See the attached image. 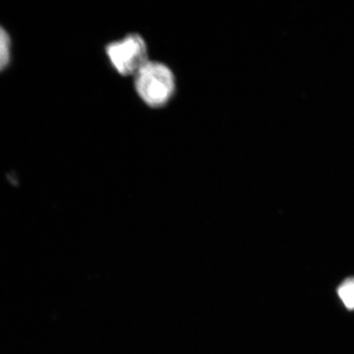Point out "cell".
<instances>
[{
	"instance_id": "cell-1",
	"label": "cell",
	"mask_w": 354,
	"mask_h": 354,
	"mask_svg": "<svg viewBox=\"0 0 354 354\" xmlns=\"http://www.w3.org/2000/svg\"><path fill=\"white\" fill-rule=\"evenodd\" d=\"M135 87L145 104L153 109L162 108L174 98L176 77L167 65L149 60L135 75Z\"/></svg>"
},
{
	"instance_id": "cell-2",
	"label": "cell",
	"mask_w": 354,
	"mask_h": 354,
	"mask_svg": "<svg viewBox=\"0 0 354 354\" xmlns=\"http://www.w3.org/2000/svg\"><path fill=\"white\" fill-rule=\"evenodd\" d=\"M106 52L114 68L122 76H135L147 63V44L139 34H130L122 41L111 43Z\"/></svg>"
},
{
	"instance_id": "cell-3",
	"label": "cell",
	"mask_w": 354,
	"mask_h": 354,
	"mask_svg": "<svg viewBox=\"0 0 354 354\" xmlns=\"http://www.w3.org/2000/svg\"><path fill=\"white\" fill-rule=\"evenodd\" d=\"M338 295L344 306L354 310V277L348 278L338 288Z\"/></svg>"
},
{
	"instance_id": "cell-4",
	"label": "cell",
	"mask_w": 354,
	"mask_h": 354,
	"mask_svg": "<svg viewBox=\"0 0 354 354\" xmlns=\"http://www.w3.org/2000/svg\"><path fill=\"white\" fill-rule=\"evenodd\" d=\"M10 59V39L2 26H0V71L6 68Z\"/></svg>"
}]
</instances>
